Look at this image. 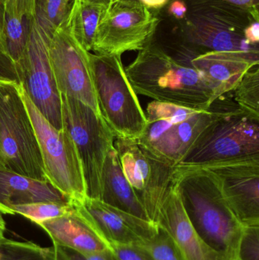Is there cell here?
Masks as SVG:
<instances>
[{"mask_svg":"<svg viewBox=\"0 0 259 260\" xmlns=\"http://www.w3.org/2000/svg\"><path fill=\"white\" fill-rule=\"evenodd\" d=\"M38 224L48 234L53 245L82 253H100L109 249L75 206L68 213Z\"/></svg>","mask_w":259,"mask_h":260,"instance_id":"18","label":"cell"},{"mask_svg":"<svg viewBox=\"0 0 259 260\" xmlns=\"http://www.w3.org/2000/svg\"><path fill=\"white\" fill-rule=\"evenodd\" d=\"M253 69L244 75L232 91L240 109L259 117V69Z\"/></svg>","mask_w":259,"mask_h":260,"instance_id":"26","label":"cell"},{"mask_svg":"<svg viewBox=\"0 0 259 260\" xmlns=\"http://www.w3.org/2000/svg\"><path fill=\"white\" fill-rule=\"evenodd\" d=\"M2 1H3V4H4L5 6V4H6V3H7L9 0H2Z\"/></svg>","mask_w":259,"mask_h":260,"instance_id":"39","label":"cell"},{"mask_svg":"<svg viewBox=\"0 0 259 260\" xmlns=\"http://www.w3.org/2000/svg\"><path fill=\"white\" fill-rule=\"evenodd\" d=\"M89 60L102 117L116 139H138L147 118L126 76L121 56L90 52Z\"/></svg>","mask_w":259,"mask_h":260,"instance_id":"6","label":"cell"},{"mask_svg":"<svg viewBox=\"0 0 259 260\" xmlns=\"http://www.w3.org/2000/svg\"><path fill=\"white\" fill-rule=\"evenodd\" d=\"M188 7L181 22L180 48L192 54L210 51H259L245 39L244 30L259 11L223 0H185Z\"/></svg>","mask_w":259,"mask_h":260,"instance_id":"3","label":"cell"},{"mask_svg":"<svg viewBox=\"0 0 259 260\" xmlns=\"http://www.w3.org/2000/svg\"><path fill=\"white\" fill-rule=\"evenodd\" d=\"M1 241H2V240H1Z\"/></svg>","mask_w":259,"mask_h":260,"instance_id":"41","label":"cell"},{"mask_svg":"<svg viewBox=\"0 0 259 260\" xmlns=\"http://www.w3.org/2000/svg\"><path fill=\"white\" fill-rule=\"evenodd\" d=\"M39 145L48 181L74 203L87 198L82 162L72 138L65 128H55L33 105L19 84Z\"/></svg>","mask_w":259,"mask_h":260,"instance_id":"8","label":"cell"},{"mask_svg":"<svg viewBox=\"0 0 259 260\" xmlns=\"http://www.w3.org/2000/svg\"><path fill=\"white\" fill-rule=\"evenodd\" d=\"M4 21L5 6L3 1L0 0V50L6 53V50H5Z\"/></svg>","mask_w":259,"mask_h":260,"instance_id":"35","label":"cell"},{"mask_svg":"<svg viewBox=\"0 0 259 260\" xmlns=\"http://www.w3.org/2000/svg\"><path fill=\"white\" fill-rule=\"evenodd\" d=\"M237 260H259V224L243 225Z\"/></svg>","mask_w":259,"mask_h":260,"instance_id":"28","label":"cell"},{"mask_svg":"<svg viewBox=\"0 0 259 260\" xmlns=\"http://www.w3.org/2000/svg\"><path fill=\"white\" fill-rule=\"evenodd\" d=\"M0 166L48 181L19 83L6 80H0Z\"/></svg>","mask_w":259,"mask_h":260,"instance_id":"7","label":"cell"},{"mask_svg":"<svg viewBox=\"0 0 259 260\" xmlns=\"http://www.w3.org/2000/svg\"><path fill=\"white\" fill-rule=\"evenodd\" d=\"M244 37L248 44L258 47L259 20H254L244 30Z\"/></svg>","mask_w":259,"mask_h":260,"instance_id":"33","label":"cell"},{"mask_svg":"<svg viewBox=\"0 0 259 260\" xmlns=\"http://www.w3.org/2000/svg\"><path fill=\"white\" fill-rule=\"evenodd\" d=\"M0 260H55L54 250L5 238L0 241Z\"/></svg>","mask_w":259,"mask_h":260,"instance_id":"24","label":"cell"},{"mask_svg":"<svg viewBox=\"0 0 259 260\" xmlns=\"http://www.w3.org/2000/svg\"><path fill=\"white\" fill-rule=\"evenodd\" d=\"M159 22L138 0H113L100 18L91 51L117 56L139 51L152 42Z\"/></svg>","mask_w":259,"mask_h":260,"instance_id":"10","label":"cell"},{"mask_svg":"<svg viewBox=\"0 0 259 260\" xmlns=\"http://www.w3.org/2000/svg\"><path fill=\"white\" fill-rule=\"evenodd\" d=\"M72 203L108 246H147L159 232V228L155 223L109 206L97 199L87 197L82 203Z\"/></svg>","mask_w":259,"mask_h":260,"instance_id":"14","label":"cell"},{"mask_svg":"<svg viewBox=\"0 0 259 260\" xmlns=\"http://www.w3.org/2000/svg\"><path fill=\"white\" fill-rule=\"evenodd\" d=\"M63 127L74 141L82 162L87 197L100 200L105 159L115 136L100 114L80 101L61 95Z\"/></svg>","mask_w":259,"mask_h":260,"instance_id":"9","label":"cell"},{"mask_svg":"<svg viewBox=\"0 0 259 260\" xmlns=\"http://www.w3.org/2000/svg\"><path fill=\"white\" fill-rule=\"evenodd\" d=\"M74 209L72 203H35L17 205L9 208V214H19L36 224L47 220L62 216Z\"/></svg>","mask_w":259,"mask_h":260,"instance_id":"25","label":"cell"},{"mask_svg":"<svg viewBox=\"0 0 259 260\" xmlns=\"http://www.w3.org/2000/svg\"><path fill=\"white\" fill-rule=\"evenodd\" d=\"M100 200L135 216L149 220L144 208L125 177L114 145L108 151L103 165Z\"/></svg>","mask_w":259,"mask_h":260,"instance_id":"20","label":"cell"},{"mask_svg":"<svg viewBox=\"0 0 259 260\" xmlns=\"http://www.w3.org/2000/svg\"><path fill=\"white\" fill-rule=\"evenodd\" d=\"M173 183L196 234L216 251L237 260L243 225L228 206L215 176L206 168L174 167Z\"/></svg>","mask_w":259,"mask_h":260,"instance_id":"1","label":"cell"},{"mask_svg":"<svg viewBox=\"0 0 259 260\" xmlns=\"http://www.w3.org/2000/svg\"><path fill=\"white\" fill-rule=\"evenodd\" d=\"M55 260H118L110 249L96 253H82L67 247L53 245Z\"/></svg>","mask_w":259,"mask_h":260,"instance_id":"30","label":"cell"},{"mask_svg":"<svg viewBox=\"0 0 259 260\" xmlns=\"http://www.w3.org/2000/svg\"><path fill=\"white\" fill-rule=\"evenodd\" d=\"M112 1H113V0H112Z\"/></svg>","mask_w":259,"mask_h":260,"instance_id":"40","label":"cell"},{"mask_svg":"<svg viewBox=\"0 0 259 260\" xmlns=\"http://www.w3.org/2000/svg\"><path fill=\"white\" fill-rule=\"evenodd\" d=\"M75 0H36L34 19L48 38L65 21Z\"/></svg>","mask_w":259,"mask_h":260,"instance_id":"23","label":"cell"},{"mask_svg":"<svg viewBox=\"0 0 259 260\" xmlns=\"http://www.w3.org/2000/svg\"><path fill=\"white\" fill-rule=\"evenodd\" d=\"M203 168L215 176L228 206L240 222L243 225L259 224V160Z\"/></svg>","mask_w":259,"mask_h":260,"instance_id":"15","label":"cell"},{"mask_svg":"<svg viewBox=\"0 0 259 260\" xmlns=\"http://www.w3.org/2000/svg\"><path fill=\"white\" fill-rule=\"evenodd\" d=\"M19 84L33 105L57 129H62V101L49 56V38L33 21L24 53L15 62Z\"/></svg>","mask_w":259,"mask_h":260,"instance_id":"12","label":"cell"},{"mask_svg":"<svg viewBox=\"0 0 259 260\" xmlns=\"http://www.w3.org/2000/svg\"><path fill=\"white\" fill-rule=\"evenodd\" d=\"M146 247L155 260H184L179 249L167 232H159Z\"/></svg>","mask_w":259,"mask_h":260,"instance_id":"27","label":"cell"},{"mask_svg":"<svg viewBox=\"0 0 259 260\" xmlns=\"http://www.w3.org/2000/svg\"><path fill=\"white\" fill-rule=\"evenodd\" d=\"M34 18L12 10H5V50L14 62L25 50Z\"/></svg>","mask_w":259,"mask_h":260,"instance_id":"22","label":"cell"},{"mask_svg":"<svg viewBox=\"0 0 259 260\" xmlns=\"http://www.w3.org/2000/svg\"><path fill=\"white\" fill-rule=\"evenodd\" d=\"M149 9H160L168 4L170 0H138Z\"/></svg>","mask_w":259,"mask_h":260,"instance_id":"36","label":"cell"},{"mask_svg":"<svg viewBox=\"0 0 259 260\" xmlns=\"http://www.w3.org/2000/svg\"><path fill=\"white\" fill-rule=\"evenodd\" d=\"M188 7L185 0H171L168 6V13L177 20H182L187 15Z\"/></svg>","mask_w":259,"mask_h":260,"instance_id":"32","label":"cell"},{"mask_svg":"<svg viewBox=\"0 0 259 260\" xmlns=\"http://www.w3.org/2000/svg\"><path fill=\"white\" fill-rule=\"evenodd\" d=\"M217 114L214 106L196 110L154 101L147 105V123L137 141L154 155L176 167Z\"/></svg>","mask_w":259,"mask_h":260,"instance_id":"5","label":"cell"},{"mask_svg":"<svg viewBox=\"0 0 259 260\" xmlns=\"http://www.w3.org/2000/svg\"><path fill=\"white\" fill-rule=\"evenodd\" d=\"M115 139L114 147L125 177L149 221L156 224L160 209L173 183L174 167L154 155L137 139Z\"/></svg>","mask_w":259,"mask_h":260,"instance_id":"11","label":"cell"},{"mask_svg":"<svg viewBox=\"0 0 259 260\" xmlns=\"http://www.w3.org/2000/svg\"><path fill=\"white\" fill-rule=\"evenodd\" d=\"M137 94L156 102L207 110L217 100L205 76L151 42L125 68Z\"/></svg>","mask_w":259,"mask_h":260,"instance_id":"2","label":"cell"},{"mask_svg":"<svg viewBox=\"0 0 259 260\" xmlns=\"http://www.w3.org/2000/svg\"><path fill=\"white\" fill-rule=\"evenodd\" d=\"M258 64L259 51H210L190 61V67L205 76L217 99L232 91L244 75Z\"/></svg>","mask_w":259,"mask_h":260,"instance_id":"17","label":"cell"},{"mask_svg":"<svg viewBox=\"0 0 259 260\" xmlns=\"http://www.w3.org/2000/svg\"><path fill=\"white\" fill-rule=\"evenodd\" d=\"M0 80L10 81V82L19 83L15 62L1 50H0Z\"/></svg>","mask_w":259,"mask_h":260,"instance_id":"31","label":"cell"},{"mask_svg":"<svg viewBox=\"0 0 259 260\" xmlns=\"http://www.w3.org/2000/svg\"><path fill=\"white\" fill-rule=\"evenodd\" d=\"M250 10L259 11V0H223Z\"/></svg>","mask_w":259,"mask_h":260,"instance_id":"34","label":"cell"},{"mask_svg":"<svg viewBox=\"0 0 259 260\" xmlns=\"http://www.w3.org/2000/svg\"><path fill=\"white\" fill-rule=\"evenodd\" d=\"M109 247L118 260H155L146 246L110 244Z\"/></svg>","mask_w":259,"mask_h":260,"instance_id":"29","label":"cell"},{"mask_svg":"<svg viewBox=\"0 0 259 260\" xmlns=\"http://www.w3.org/2000/svg\"><path fill=\"white\" fill-rule=\"evenodd\" d=\"M71 203L51 183L36 180L0 166V212L9 208L35 203Z\"/></svg>","mask_w":259,"mask_h":260,"instance_id":"19","label":"cell"},{"mask_svg":"<svg viewBox=\"0 0 259 260\" xmlns=\"http://www.w3.org/2000/svg\"><path fill=\"white\" fill-rule=\"evenodd\" d=\"M249 160H259V117L225 99L220 113L176 167L203 168Z\"/></svg>","mask_w":259,"mask_h":260,"instance_id":"4","label":"cell"},{"mask_svg":"<svg viewBox=\"0 0 259 260\" xmlns=\"http://www.w3.org/2000/svg\"><path fill=\"white\" fill-rule=\"evenodd\" d=\"M156 224L170 235L184 260H235L211 248L196 234L173 183L160 209Z\"/></svg>","mask_w":259,"mask_h":260,"instance_id":"16","label":"cell"},{"mask_svg":"<svg viewBox=\"0 0 259 260\" xmlns=\"http://www.w3.org/2000/svg\"><path fill=\"white\" fill-rule=\"evenodd\" d=\"M89 53L71 36L65 21L49 38L50 63L60 95L80 101L101 115Z\"/></svg>","mask_w":259,"mask_h":260,"instance_id":"13","label":"cell"},{"mask_svg":"<svg viewBox=\"0 0 259 260\" xmlns=\"http://www.w3.org/2000/svg\"><path fill=\"white\" fill-rule=\"evenodd\" d=\"M106 6L87 0H75L67 26L71 36L87 51L92 50L96 31Z\"/></svg>","mask_w":259,"mask_h":260,"instance_id":"21","label":"cell"},{"mask_svg":"<svg viewBox=\"0 0 259 260\" xmlns=\"http://www.w3.org/2000/svg\"><path fill=\"white\" fill-rule=\"evenodd\" d=\"M87 1L99 3V4L104 5V6H107L112 2V0H87Z\"/></svg>","mask_w":259,"mask_h":260,"instance_id":"38","label":"cell"},{"mask_svg":"<svg viewBox=\"0 0 259 260\" xmlns=\"http://www.w3.org/2000/svg\"><path fill=\"white\" fill-rule=\"evenodd\" d=\"M5 232H6V222L3 218V214L0 212V241L5 238Z\"/></svg>","mask_w":259,"mask_h":260,"instance_id":"37","label":"cell"}]
</instances>
